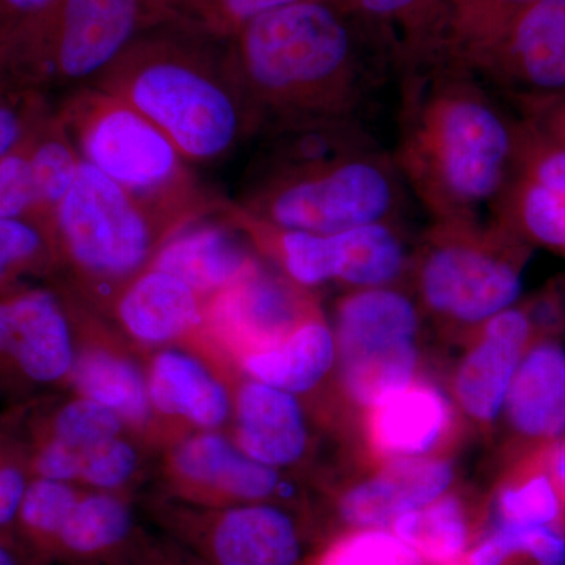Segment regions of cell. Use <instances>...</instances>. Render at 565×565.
<instances>
[{
  "label": "cell",
  "instance_id": "obj_1",
  "mask_svg": "<svg viewBox=\"0 0 565 565\" xmlns=\"http://www.w3.org/2000/svg\"><path fill=\"white\" fill-rule=\"evenodd\" d=\"M262 134L307 122L364 121L399 58L384 33L327 0L267 11L225 41Z\"/></svg>",
  "mask_w": 565,
  "mask_h": 565
},
{
  "label": "cell",
  "instance_id": "obj_2",
  "mask_svg": "<svg viewBox=\"0 0 565 565\" xmlns=\"http://www.w3.org/2000/svg\"><path fill=\"white\" fill-rule=\"evenodd\" d=\"M394 163L433 222L490 221L527 122L473 71L405 68Z\"/></svg>",
  "mask_w": 565,
  "mask_h": 565
},
{
  "label": "cell",
  "instance_id": "obj_3",
  "mask_svg": "<svg viewBox=\"0 0 565 565\" xmlns=\"http://www.w3.org/2000/svg\"><path fill=\"white\" fill-rule=\"evenodd\" d=\"M258 139L234 200L253 217L321 234L404 217L407 185L366 122H307Z\"/></svg>",
  "mask_w": 565,
  "mask_h": 565
},
{
  "label": "cell",
  "instance_id": "obj_4",
  "mask_svg": "<svg viewBox=\"0 0 565 565\" xmlns=\"http://www.w3.org/2000/svg\"><path fill=\"white\" fill-rule=\"evenodd\" d=\"M90 85L131 104L191 166H221L262 136L225 41L174 24L145 32Z\"/></svg>",
  "mask_w": 565,
  "mask_h": 565
},
{
  "label": "cell",
  "instance_id": "obj_5",
  "mask_svg": "<svg viewBox=\"0 0 565 565\" xmlns=\"http://www.w3.org/2000/svg\"><path fill=\"white\" fill-rule=\"evenodd\" d=\"M57 114L82 161L140 202L189 221L215 214L225 203L200 184L193 166L158 126L117 96L85 85L63 96Z\"/></svg>",
  "mask_w": 565,
  "mask_h": 565
},
{
  "label": "cell",
  "instance_id": "obj_6",
  "mask_svg": "<svg viewBox=\"0 0 565 565\" xmlns=\"http://www.w3.org/2000/svg\"><path fill=\"white\" fill-rule=\"evenodd\" d=\"M166 24L159 0H55L0 47V90H77Z\"/></svg>",
  "mask_w": 565,
  "mask_h": 565
},
{
  "label": "cell",
  "instance_id": "obj_7",
  "mask_svg": "<svg viewBox=\"0 0 565 565\" xmlns=\"http://www.w3.org/2000/svg\"><path fill=\"white\" fill-rule=\"evenodd\" d=\"M525 244L494 221L433 222L412 259L424 307L455 326H481L522 289Z\"/></svg>",
  "mask_w": 565,
  "mask_h": 565
},
{
  "label": "cell",
  "instance_id": "obj_8",
  "mask_svg": "<svg viewBox=\"0 0 565 565\" xmlns=\"http://www.w3.org/2000/svg\"><path fill=\"white\" fill-rule=\"evenodd\" d=\"M189 218L140 202L90 163L82 162L54 217L55 252L93 281L134 280Z\"/></svg>",
  "mask_w": 565,
  "mask_h": 565
},
{
  "label": "cell",
  "instance_id": "obj_9",
  "mask_svg": "<svg viewBox=\"0 0 565 565\" xmlns=\"http://www.w3.org/2000/svg\"><path fill=\"white\" fill-rule=\"evenodd\" d=\"M531 120L565 98V0H537L475 71Z\"/></svg>",
  "mask_w": 565,
  "mask_h": 565
},
{
  "label": "cell",
  "instance_id": "obj_10",
  "mask_svg": "<svg viewBox=\"0 0 565 565\" xmlns=\"http://www.w3.org/2000/svg\"><path fill=\"white\" fill-rule=\"evenodd\" d=\"M73 367L68 319L54 294L31 289L0 299V385H50Z\"/></svg>",
  "mask_w": 565,
  "mask_h": 565
},
{
  "label": "cell",
  "instance_id": "obj_11",
  "mask_svg": "<svg viewBox=\"0 0 565 565\" xmlns=\"http://www.w3.org/2000/svg\"><path fill=\"white\" fill-rule=\"evenodd\" d=\"M526 122L519 161L490 221L523 243L565 250V145Z\"/></svg>",
  "mask_w": 565,
  "mask_h": 565
},
{
  "label": "cell",
  "instance_id": "obj_12",
  "mask_svg": "<svg viewBox=\"0 0 565 565\" xmlns=\"http://www.w3.org/2000/svg\"><path fill=\"white\" fill-rule=\"evenodd\" d=\"M226 203V200H225ZM225 203L173 234L152 262V269L181 278L199 294L221 296L259 266L250 239L228 217Z\"/></svg>",
  "mask_w": 565,
  "mask_h": 565
},
{
  "label": "cell",
  "instance_id": "obj_13",
  "mask_svg": "<svg viewBox=\"0 0 565 565\" xmlns=\"http://www.w3.org/2000/svg\"><path fill=\"white\" fill-rule=\"evenodd\" d=\"M315 311V303L299 285L259 264L233 288L215 297L211 315L215 326L250 355L281 343Z\"/></svg>",
  "mask_w": 565,
  "mask_h": 565
},
{
  "label": "cell",
  "instance_id": "obj_14",
  "mask_svg": "<svg viewBox=\"0 0 565 565\" xmlns=\"http://www.w3.org/2000/svg\"><path fill=\"white\" fill-rule=\"evenodd\" d=\"M479 327L455 379L457 401L476 422L490 423L505 403L531 334L530 316L508 308Z\"/></svg>",
  "mask_w": 565,
  "mask_h": 565
},
{
  "label": "cell",
  "instance_id": "obj_15",
  "mask_svg": "<svg viewBox=\"0 0 565 565\" xmlns=\"http://www.w3.org/2000/svg\"><path fill=\"white\" fill-rule=\"evenodd\" d=\"M452 429V408L440 390L411 382L367 408V448L382 462L427 457L440 448Z\"/></svg>",
  "mask_w": 565,
  "mask_h": 565
},
{
  "label": "cell",
  "instance_id": "obj_16",
  "mask_svg": "<svg viewBox=\"0 0 565 565\" xmlns=\"http://www.w3.org/2000/svg\"><path fill=\"white\" fill-rule=\"evenodd\" d=\"M452 476L451 463L438 457L390 460L377 475L344 494L341 515L353 526H388L399 516L444 497Z\"/></svg>",
  "mask_w": 565,
  "mask_h": 565
},
{
  "label": "cell",
  "instance_id": "obj_17",
  "mask_svg": "<svg viewBox=\"0 0 565 565\" xmlns=\"http://www.w3.org/2000/svg\"><path fill=\"white\" fill-rule=\"evenodd\" d=\"M535 2L446 0L426 46L408 66L441 65L475 73Z\"/></svg>",
  "mask_w": 565,
  "mask_h": 565
},
{
  "label": "cell",
  "instance_id": "obj_18",
  "mask_svg": "<svg viewBox=\"0 0 565 565\" xmlns=\"http://www.w3.org/2000/svg\"><path fill=\"white\" fill-rule=\"evenodd\" d=\"M419 315L411 297L386 288L353 289L337 308L334 343L341 362L415 343Z\"/></svg>",
  "mask_w": 565,
  "mask_h": 565
},
{
  "label": "cell",
  "instance_id": "obj_19",
  "mask_svg": "<svg viewBox=\"0 0 565 565\" xmlns=\"http://www.w3.org/2000/svg\"><path fill=\"white\" fill-rule=\"evenodd\" d=\"M206 548L214 565H297L302 553L289 515L264 504L223 512L210 527Z\"/></svg>",
  "mask_w": 565,
  "mask_h": 565
},
{
  "label": "cell",
  "instance_id": "obj_20",
  "mask_svg": "<svg viewBox=\"0 0 565 565\" xmlns=\"http://www.w3.org/2000/svg\"><path fill=\"white\" fill-rule=\"evenodd\" d=\"M239 444L245 455L267 467L300 459L307 446L302 408L291 393L252 381L237 403Z\"/></svg>",
  "mask_w": 565,
  "mask_h": 565
},
{
  "label": "cell",
  "instance_id": "obj_21",
  "mask_svg": "<svg viewBox=\"0 0 565 565\" xmlns=\"http://www.w3.org/2000/svg\"><path fill=\"white\" fill-rule=\"evenodd\" d=\"M202 297L188 282L163 270H145L118 299V318L143 343L159 344L191 330L202 316Z\"/></svg>",
  "mask_w": 565,
  "mask_h": 565
},
{
  "label": "cell",
  "instance_id": "obj_22",
  "mask_svg": "<svg viewBox=\"0 0 565 565\" xmlns=\"http://www.w3.org/2000/svg\"><path fill=\"white\" fill-rule=\"evenodd\" d=\"M505 407L516 430L535 438L565 433V352L539 344L516 367Z\"/></svg>",
  "mask_w": 565,
  "mask_h": 565
},
{
  "label": "cell",
  "instance_id": "obj_23",
  "mask_svg": "<svg viewBox=\"0 0 565 565\" xmlns=\"http://www.w3.org/2000/svg\"><path fill=\"white\" fill-rule=\"evenodd\" d=\"M334 356V334L315 311L281 343L245 356L244 367L263 384L286 393H307L332 370Z\"/></svg>",
  "mask_w": 565,
  "mask_h": 565
},
{
  "label": "cell",
  "instance_id": "obj_24",
  "mask_svg": "<svg viewBox=\"0 0 565 565\" xmlns=\"http://www.w3.org/2000/svg\"><path fill=\"white\" fill-rule=\"evenodd\" d=\"M178 471L196 484L239 500H263L278 486L273 467L234 449L225 438L204 434L185 441L174 456Z\"/></svg>",
  "mask_w": 565,
  "mask_h": 565
},
{
  "label": "cell",
  "instance_id": "obj_25",
  "mask_svg": "<svg viewBox=\"0 0 565 565\" xmlns=\"http://www.w3.org/2000/svg\"><path fill=\"white\" fill-rule=\"evenodd\" d=\"M341 266L338 282L352 289L386 288L404 277L414 255L408 252L403 218L355 226L338 233Z\"/></svg>",
  "mask_w": 565,
  "mask_h": 565
},
{
  "label": "cell",
  "instance_id": "obj_26",
  "mask_svg": "<svg viewBox=\"0 0 565 565\" xmlns=\"http://www.w3.org/2000/svg\"><path fill=\"white\" fill-rule=\"evenodd\" d=\"M150 401L163 414L181 415L203 427H215L228 416L225 388L191 356L166 352L152 364Z\"/></svg>",
  "mask_w": 565,
  "mask_h": 565
},
{
  "label": "cell",
  "instance_id": "obj_27",
  "mask_svg": "<svg viewBox=\"0 0 565 565\" xmlns=\"http://www.w3.org/2000/svg\"><path fill=\"white\" fill-rule=\"evenodd\" d=\"M28 145L39 199V223L52 236L55 212L73 188L84 161L58 117L57 107L36 126Z\"/></svg>",
  "mask_w": 565,
  "mask_h": 565
},
{
  "label": "cell",
  "instance_id": "obj_28",
  "mask_svg": "<svg viewBox=\"0 0 565 565\" xmlns=\"http://www.w3.org/2000/svg\"><path fill=\"white\" fill-rule=\"evenodd\" d=\"M132 515L128 505L109 497L79 498L58 531L51 553L71 557H96L114 552L128 541Z\"/></svg>",
  "mask_w": 565,
  "mask_h": 565
},
{
  "label": "cell",
  "instance_id": "obj_29",
  "mask_svg": "<svg viewBox=\"0 0 565 565\" xmlns=\"http://www.w3.org/2000/svg\"><path fill=\"white\" fill-rule=\"evenodd\" d=\"M445 3L446 0H341L338 7L384 33L397 52L401 71L422 54Z\"/></svg>",
  "mask_w": 565,
  "mask_h": 565
},
{
  "label": "cell",
  "instance_id": "obj_30",
  "mask_svg": "<svg viewBox=\"0 0 565 565\" xmlns=\"http://www.w3.org/2000/svg\"><path fill=\"white\" fill-rule=\"evenodd\" d=\"M393 526L401 541L434 564L456 561L462 555L470 534L463 504L452 494L399 516Z\"/></svg>",
  "mask_w": 565,
  "mask_h": 565
},
{
  "label": "cell",
  "instance_id": "obj_31",
  "mask_svg": "<svg viewBox=\"0 0 565 565\" xmlns=\"http://www.w3.org/2000/svg\"><path fill=\"white\" fill-rule=\"evenodd\" d=\"M74 381L87 399L117 412L122 419L143 423L150 411V393L131 363L106 352L81 356L74 364Z\"/></svg>",
  "mask_w": 565,
  "mask_h": 565
},
{
  "label": "cell",
  "instance_id": "obj_32",
  "mask_svg": "<svg viewBox=\"0 0 565 565\" xmlns=\"http://www.w3.org/2000/svg\"><path fill=\"white\" fill-rule=\"evenodd\" d=\"M416 366V344H405L341 363V382L353 403L371 408L414 382Z\"/></svg>",
  "mask_w": 565,
  "mask_h": 565
},
{
  "label": "cell",
  "instance_id": "obj_33",
  "mask_svg": "<svg viewBox=\"0 0 565 565\" xmlns=\"http://www.w3.org/2000/svg\"><path fill=\"white\" fill-rule=\"evenodd\" d=\"M170 24L226 41L267 11L296 0H159Z\"/></svg>",
  "mask_w": 565,
  "mask_h": 565
},
{
  "label": "cell",
  "instance_id": "obj_34",
  "mask_svg": "<svg viewBox=\"0 0 565 565\" xmlns=\"http://www.w3.org/2000/svg\"><path fill=\"white\" fill-rule=\"evenodd\" d=\"M77 500L68 482L46 478L31 481L18 519L21 541L40 556H50L51 546Z\"/></svg>",
  "mask_w": 565,
  "mask_h": 565
},
{
  "label": "cell",
  "instance_id": "obj_35",
  "mask_svg": "<svg viewBox=\"0 0 565 565\" xmlns=\"http://www.w3.org/2000/svg\"><path fill=\"white\" fill-rule=\"evenodd\" d=\"M515 553H527L539 565H565V541L548 526L503 522L470 556V565H501Z\"/></svg>",
  "mask_w": 565,
  "mask_h": 565
},
{
  "label": "cell",
  "instance_id": "obj_36",
  "mask_svg": "<svg viewBox=\"0 0 565 565\" xmlns=\"http://www.w3.org/2000/svg\"><path fill=\"white\" fill-rule=\"evenodd\" d=\"M498 503L503 522L516 525L546 526L559 515L557 490L544 468H534L509 482Z\"/></svg>",
  "mask_w": 565,
  "mask_h": 565
},
{
  "label": "cell",
  "instance_id": "obj_37",
  "mask_svg": "<svg viewBox=\"0 0 565 565\" xmlns=\"http://www.w3.org/2000/svg\"><path fill=\"white\" fill-rule=\"evenodd\" d=\"M121 419L117 412L95 401H74L54 416L47 438L73 449L92 448L117 438L121 430Z\"/></svg>",
  "mask_w": 565,
  "mask_h": 565
},
{
  "label": "cell",
  "instance_id": "obj_38",
  "mask_svg": "<svg viewBox=\"0 0 565 565\" xmlns=\"http://www.w3.org/2000/svg\"><path fill=\"white\" fill-rule=\"evenodd\" d=\"M319 565H424L423 557L396 534L364 530L334 542Z\"/></svg>",
  "mask_w": 565,
  "mask_h": 565
},
{
  "label": "cell",
  "instance_id": "obj_39",
  "mask_svg": "<svg viewBox=\"0 0 565 565\" xmlns=\"http://www.w3.org/2000/svg\"><path fill=\"white\" fill-rule=\"evenodd\" d=\"M55 252L54 239L46 230L29 221L0 218V289Z\"/></svg>",
  "mask_w": 565,
  "mask_h": 565
},
{
  "label": "cell",
  "instance_id": "obj_40",
  "mask_svg": "<svg viewBox=\"0 0 565 565\" xmlns=\"http://www.w3.org/2000/svg\"><path fill=\"white\" fill-rule=\"evenodd\" d=\"M28 139L0 159V218L40 225Z\"/></svg>",
  "mask_w": 565,
  "mask_h": 565
},
{
  "label": "cell",
  "instance_id": "obj_41",
  "mask_svg": "<svg viewBox=\"0 0 565 565\" xmlns=\"http://www.w3.org/2000/svg\"><path fill=\"white\" fill-rule=\"evenodd\" d=\"M52 110L43 93L0 90V159L20 147Z\"/></svg>",
  "mask_w": 565,
  "mask_h": 565
},
{
  "label": "cell",
  "instance_id": "obj_42",
  "mask_svg": "<svg viewBox=\"0 0 565 565\" xmlns=\"http://www.w3.org/2000/svg\"><path fill=\"white\" fill-rule=\"evenodd\" d=\"M77 451L79 479L103 489L121 486L137 467L136 451L118 438Z\"/></svg>",
  "mask_w": 565,
  "mask_h": 565
},
{
  "label": "cell",
  "instance_id": "obj_43",
  "mask_svg": "<svg viewBox=\"0 0 565 565\" xmlns=\"http://www.w3.org/2000/svg\"><path fill=\"white\" fill-rule=\"evenodd\" d=\"M29 484L24 467L17 459L0 457V535H10L18 526Z\"/></svg>",
  "mask_w": 565,
  "mask_h": 565
},
{
  "label": "cell",
  "instance_id": "obj_44",
  "mask_svg": "<svg viewBox=\"0 0 565 565\" xmlns=\"http://www.w3.org/2000/svg\"><path fill=\"white\" fill-rule=\"evenodd\" d=\"M55 0H0V47L41 17Z\"/></svg>",
  "mask_w": 565,
  "mask_h": 565
},
{
  "label": "cell",
  "instance_id": "obj_45",
  "mask_svg": "<svg viewBox=\"0 0 565 565\" xmlns=\"http://www.w3.org/2000/svg\"><path fill=\"white\" fill-rule=\"evenodd\" d=\"M527 121L548 139L565 145V98Z\"/></svg>",
  "mask_w": 565,
  "mask_h": 565
},
{
  "label": "cell",
  "instance_id": "obj_46",
  "mask_svg": "<svg viewBox=\"0 0 565 565\" xmlns=\"http://www.w3.org/2000/svg\"><path fill=\"white\" fill-rule=\"evenodd\" d=\"M43 559L24 542L13 541L10 535H0V565H41Z\"/></svg>",
  "mask_w": 565,
  "mask_h": 565
},
{
  "label": "cell",
  "instance_id": "obj_47",
  "mask_svg": "<svg viewBox=\"0 0 565 565\" xmlns=\"http://www.w3.org/2000/svg\"><path fill=\"white\" fill-rule=\"evenodd\" d=\"M548 473L557 492L565 500V441L555 448L548 462Z\"/></svg>",
  "mask_w": 565,
  "mask_h": 565
},
{
  "label": "cell",
  "instance_id": "obj_48",
  "mask_svg": "<svg viewBox=\"0 0 565 565\" xmlns=\"http://www.w3.org/2000/svg\"><path fill=\"white\" fill-rule=\"evenodd\" d=\"M327 2H332L334 6H338V3L341 2V0H327Z\"/></svg>",
  "mask_w": 565,
  "mask_h": 565
}]
</instances>
